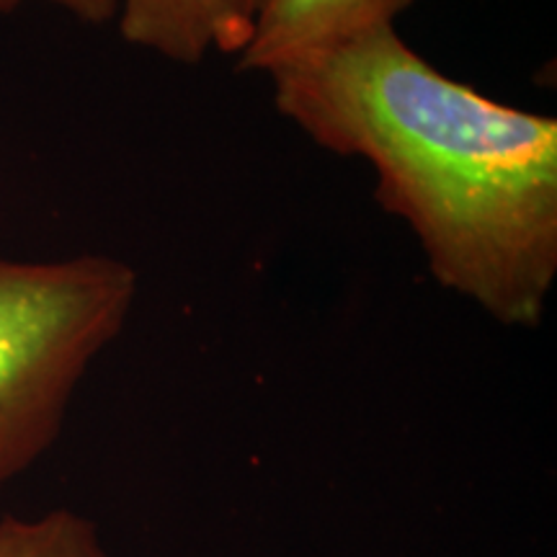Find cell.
<instances>
[{
	"mask_svg": "<svg viewBox=\"0 0 557 557\" xmlns=\"http://www.w3.org/2000/svg\"><path fill=\"white\" fill-rule=\"evenodd\" d=\"M276 109L320 148L364 158L380 207L442 287L537 329L557 276V122L465 86L393 24L271 70Z\"/></svg>",
	"mask_w": 557,
	"mask_h": 557,
	"instance_id": "1",
	"label": "cell"
},
{
	"mask_svg": "<svg viewBox=\"0 0 557 557\" xmlns=\"http://www.w3.org/2000/svg\"><path fill=\"white\" fill-rule=\"evenodd\" d=\"M137 274L111 256L0 259V483L60 436L75 387L120 336Z\"/></svg>",
	"mask_w": 557,
	"mask_h": 557,
	"instance_id": "2",
	"label": "cell"
},
{
	"mask_svg": "<svg viewBox=\"0 0 557 557\" xmlns=\"http://www.w3.org/2000/svg\"><path fill=\"white\" fill-rule=\"evenodd\" d=\"M269 0H120V34L129 45L197 65L209 50L240 54Z\"/></svg>",
	"mask_w": 557,
	"mask_h": 557,
	"instance_id": "3",
	"label": "cell"
},
{
	"mask_svg": "<svg viewBox=\"0 0 557 557\" xmlns=\"http://www.w3.org/2000/svg\"><path fill=\"white\" fill-rule=\"evenodd\" d=\"M416 0H269L248 50L238 58L240 73L271 70L329 52L369 29L393 24Z\"/></svg>",
	"mask_w": 557,
	"mask_h": 557,
	"instance_id": "4",
	"label": "cell"
},
{
	"mask_svg": "<svg viewBox=\"0 0 557 557\" xmlns=\"http://www.w3.org/2000/svg\"><path fill=\"white\" fill-rule=\"evenodd\" d=\"M0 557H111L96 524L58 508L37 519H0Z\"/></svg>",
	"mask_w": 557,
	"mask_h": 557,
	"instance_id": "5",
	"label": "cell"
},
{
	"mask_svg": "<svg viewBox=\"0 0 557 557\" xmlns=\"http://www.w3.org/2000/svg\"><path fill=\"white\" fill-rule=\"evenodd\" d=\"M21 0H0V13H11ZM60 5L62 11L73 13L75 18L86 21V24H103V21L114 18L120 0H50Z\"/></svg>",
	"mask_w": 557,
	"mask_h": 557,
	"instance_id": "6",
	"label": "cell"
}]
</instances>
